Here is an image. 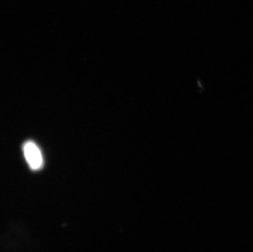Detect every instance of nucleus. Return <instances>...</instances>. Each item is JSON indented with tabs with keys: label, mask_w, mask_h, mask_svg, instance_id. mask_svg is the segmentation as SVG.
<instances>
[{
	"label": "nucleus",
	"mask_w": 253,
	"mask_h": 252,
	"mask_svg": "<svg viewBox=\"0 0 253 252\" xmlns=\"http://www.w3.org/2000/svg\"><path fill=\"white\" fill-rule=\"evenodd\" d=\"M23 152L27 164L31 169L39 170L43 167V155L41 149L33 141H27L23 146Z\"/></svg>",
	"instance_id": "f257e3e1"
}]
</instances>
